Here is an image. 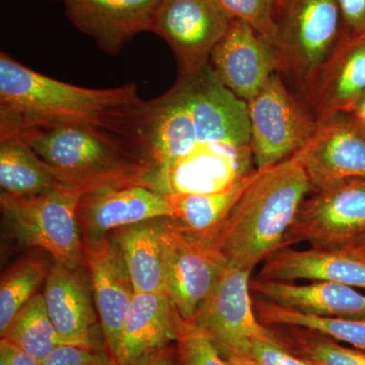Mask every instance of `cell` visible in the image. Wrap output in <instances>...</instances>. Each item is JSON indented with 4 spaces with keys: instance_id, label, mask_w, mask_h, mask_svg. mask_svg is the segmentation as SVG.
Wrapping results in <instances>:
<instances>
[{
    "instance_id": "cell-5",
    "label": "cell",
    "mask_w": 365,
    "mask_h": 365,
    "mask_svg": "<svg viewBox=\"0 0 365 365\" xmlns=\"http://www.w3.org/2000/svg\"><path fill=\"white\" fill-rule=\"evenodd\" d=\"M247 104L257 170L268 169L292 158L318 127L319 120L290 93L279 72Z\"/></svg>"
},
{
    "instance_id": "cell-40",
    "label": "cell",
    "mask_w": 365,
    "mask_h": 365,
    "mask_svg": "<svg viewBox=\"0 0 365 365\" xmlns=\"http://www.w3.org/2000/svg\"><path fill=\"white\" fill-rule=\"evenodd\" d=\"M62 1H64V2H66V0H62Z\"/></svg>"
},
{
    "instance_id": "cell-39",
    "label": "cell",
    "mask_w": 365,
    "mask_h": 365,
    "mask_svg": "<svg viewBox=\"0 0 365 365\" xmlns=\"http://www.w3.org/2000/svg\"><path fill=\"white\" fill-rule=\"evenodd\" d=\"M360 123H361L362 126L365 128V121H360Z\"/></svg>"
},
{
    "instance_id": "cell-22",
    "label": "cell",
    "mask_w": 365,
    "mask_h": 365,
    "mask_svg": "<svg viewBox=\"0 0 365 365\" xmlns=\"http://www.w3.org/2000/svg\"><path fill=\"white\" fill-rule=\"evenodd\" d=\"M255 170L227 188L205 194L167 195L173 217L182 227L211 242L246 190L261 174Z\"/></svg>"
},
{
    "instance_id": "cell-10",
    "label": "cell",
    "mask_w": 365,
    "mask_h": 365,
    "mask_svg": "<svg viewBox=\"0 0 365 365\" xmlns=\"http://www.w3.org/2000/svg\"><path fill=\"white\" fill-rule=\"evenodd\" d=\"M232 21L218 0H160L151 32L170 46L180 76H188L209 63Z\"/></svg>"
},
{
    "instance_id": "cell-24",
    "label": "cell",
    "mask_w": 365,
    "mask_h": 365,
    "mask_svg": "<svg viewBox=\"0 0 365 365\" xmlns=\"http://www.w3.org/2000/svg\"><path fill=\"white\" fill-rule=\"evenodd\" d=\"M1 340L43 364L60 346L67 345L53 325L43 294H37L16 314Z\"/></svg>"
},
{
    "instance_id": "cell-25",
    "label": "cell",
    "mask_w": 365,
    "mask_h": 365,
    "mask_svg": "<svg viewBox=\"0 0 365 365\" xmlns=\"http://www.w3.org/2000/svg\"><path fill=\"white\" fill-rule=\"evenodd\" d=\"M259 321L265 326H295L317 331L338 342L348 343L365 352V319L325 318L259 300L254 304Z\"/></svg>"
},
{
    "instance_id": "cell-14",
    "label": "cell",
    "mask_w": 365,
    "mask_h": 365,
    "mask_svg": "<svg viewBox=\"0 0 365 365\" xmlns=\"http://www.w3.org/2000/svg\"><path fill=\"white\" fill-rule=\"evenodd\" d=\"M160 0H66V16L102 51L116 55L138 34L151 32Z\"/></svg>"
},
{
    "instance_id": "cell-19",
    "label": "cell",
    "mask_w": 365,
    "mask_h": 365,
    "mask_svg": "<svg viewBox=\"0 0 365 365\" xmlns=\"http://www.w3.org/2000/svg\"><path fill=\"white\" fill-rule=\"evenodd\" d=\"M251 290L262 299L300 313L339 318L365 319V294L357 288L332 282L251 281Z\"/></svg>"
},
{
    "instance_id": "cell-23",
    "label": "cell",
    "mask_w": 365,
    "mask_h": 365,
    "mask_svg": "<svg viewBox=\"0 0 365 365\" xmlns=\"http://www.w3.org/2000/svg\"><path fill=\"white\" fill-rule=\"evenodd\" d=\"M0 187L4 195L26 196L67 186L25 143L6 138L0 139Z\"/></svg>"
},
{
    "instance_id": "cell-1",
    "label": "cell",
    "mask_w": 365,
    "mask_h": 365,
    "mask_svg": "<svg viewBox=\"0 0 365 365\" xmlns=\"http://www.w3.org/2000/svg\"><path fill=\"white\" fill-rule=\"evenodd\" d=\"M150 101L128 83L88 88L49 78L0 54V139L35 129L90 127L135 144L143 150Z\"/></svg>"
},
{
    "instance_id": "cell-15",
    "label": "cell",
    "mask_w": 365,
    "mask_h": 365,
    "mask_svg": "<svg viewBox=\"0 0 365 365\" xmlns=\"http://www.w3.org/2000/svg\"><path fill=\"white\" fill-rule=\"evenodd\" d=\"M313 191L351 179H365V139L336 117L319 120L306 145L297 151Z\"/></svg>"
},
{
    "instance_id": "cell-9",
    "label": "cell",
    "mask_w": 365,
    "mask_h": 365,
    "mask_svg": "<svg viewBox=\"0 0 365 365\" xmlns=\"http://www.w3.org/2000/svg\"><path fill=\"white\" fill-rule=\"evenodd\" d=\"M337 0H290L279 30L278 56L306 91L338 46Z\"/></svg>"
},
{
    "instance_id": "cell-21",
    "label": "cell",
    "mask_w": 365,
    "mask_h": 365,
    "mask_svg": "<svg viewBox=\"0 0 365 365\" xmlns=\"http://www.w3.org/2000/svg\"><path fill=\"white\" fill-rule=\"evenodd\" d=\"M162 218L119 228L113 235V244L123 258L135 294L165 292Z\"/></svg>"
},
{
    "instance_id": "cell-3",
    "label": "cell",
    "mask_w": 365,
    "mask_h": 365,
    "mask_svg": "<svg viewBox=\"0 0 365 365\" xmlns=\"http://www.w3.org/2000/svg\"><path fill=\"white\" fill-rule=\"evenodd\" d=\"M11 138L25 143L67 187L83 194L110 185H143L148 168L135 144L90 127H47Z\"/></svg>"
},
{
    "instance_id": "cell-28",
    "label": "cell",
    "mask_w": 365,
    "mask_h": 365,
    "mask_svg": "<svg viewBox=\"0 0 365 365\" xmlns=\"http://www.w3.org/2000/svg\"><path fill=\"white\" fill-rule=\"evenodd\" d=\"M232 20L248 24L278 51L279 25L276 9L281 0H218ZM278 54V53H277Z\"/></svg>"
},
{
    "instance_id": "cell-35",
    "label": "cell",
    "mask_w": 365,
    "mask_h": 365,
    "mask_svg": "<svg viewBox=\"0 0 365 365\" xmlns=\"http://www.w3.org/2000/svg\"><path fill=\"white\" fill-rule=\"evenodd\" d=\"M222 355L230 365H261L256 360L242 353H225Z\"/></svg>"
},
{
    "instance_id": "cell-30",
    "label": "cell",
    "mask_w": 365,
    "mask_h": 365,
    "mask_svg": "<svg viewBox=\"0 0 365 365\" xmlns=\"http://www.w3.org/2000/svg\"><path fill=\"white\" fill-rule=\"evenodd\" d=\"M43 365H120L108 349H91L63 345L43 362Z\"/></svg>"
},
{
    "instance_id": "cell-38",
    "label": "cell",
    "mask_w": 365,
    "mask_h": 365,
    "mask_svg": "<svg viewBox=\"0 0 365 365\" xmlns=\"http://www.w3.org/2000/svg\"><path fill=\"white\" fill-rule=\"evenodd\" d=\"M0 365H11L7 353L2 347H0Z\"/></svg>"
},
{
    "instance_id": "cell-7",
    "label": "cell",
    "mask_w": 365,
    "mask_h": 365,
    "mask_svg": "<svg viewBox=\"0 0 365 365\" xmlns=\"http://www.w3.org/2000/svg\"><path fill=\"white\" fill-rule=\"evenodd\" d=\"M364 235L365 179L347 180L304 199L284 248L300 242L317 248H342Z\"/></svg>"
},
{
    "instance_id": "cell-13",
    "label": "cell",
    "mask_w": 365,
    "mask_h": 365,
    "mask_svg": "<svg viewBox=\"0 0 365 365\" xmlns=\"http://www.w3.org/2000/svg\"><path fill=\"white\" fill-rule=\"evenodd\" d=\"M81 268L53 263L45 280L46 307L67 345L108 349L91 302L90 284Z\"/></svg>"
},
{
    "instance_id": "cell-37",
    "label": "cell",
    "mask_w": 365,
    "mask_h": 365,
    "mask_svg": "<svg viewBox=\"0 0 365 365\" xmlns=\"http://www.w3.org/2000/svg\"><path fill=\"white\" fill-rule=\"evenodd\" d=\"M346 247H350V248L354 249L355 251L365 254V235L364 237H359V239L356 240L354 242H352L349 246Z\"/></svg>"
},
{
    "instance_id": "cell-16",
    "label": "cell",
    "mask_w": 365,
    "mask_h": 365,
    "mask_svg": "<svg viewBox=\"0 0 365 365\" xmlns=\"http://www.w3.org/2000/svg\"><path fill=\"white\" fill-rule=\"evenodd\" d=\"M258 279L332 282L365 290V254L342 248L281 249L264 262Z\"/></svg>"
},
{
    "instance_id": "cell-18",
    "label": "cell",
    "mask_w": 365,
    "mask_h": 365,
    "mask_svg": "<svg viewBox=\"0 0 365 365\" xmlns=\"http://www.w3.org/2000/svg\"><path fill=\"white\" fill-rule=\"evenodd\" d=\"M180 314L165 292L134 294L118 338L114 357L132 365L146 353L176 342Z\"/></svg>"
},
{
    "instance_id": "cell-11",
    "label": "cell",
    "mask_w": 365,
    "mask_h": 365,
    "mask_svg": "<svg viewBox=\"0 0 365 365\" xmlns=\"http://www.w3.org/2000/svg\"><path fill=\"white\" fill-rule=\"evenodd\" d=\"M160 217H173L167 195L140 184H118L83 194L78 220L83 244L100 241L119 228Z\"/></svg>"
},
{
    "instance_id": "cell-17",
    "label": "cell",
    "mask_w": 365,
    "mask_h": 365,
    "mask_svg": "<svg viewBox=\"0 0 365 365\" xmlns=\"http://www.w3.org/2000/svg\"><path fill=\"white\" fill-rule=\"evenodd\" d=\"M83 253L106 345L114 356L135 292L123 258L109 237L83 244Z\"/></svg>"
},
{
    "instance_id": "cell-36",
    "label": "cell",
    "mask_w": 365,
    "mask_h": 365,
    "mask_svg": "<svg viewBox=\"0 0 365 365\" xmlns=\"http://www.w3.org/2000/svg\"><path fill=\"white\" fill-rule=\"evenodd\" d=\"M353 112H354L355 117H356L359 121H365V98L360 101L356 107L353 109Z\"/></svg>"
},
{
    "instance_id": "cell-33",
    "label": "cell",
    "mask_w": 365,
    "mask_h": 365,
    "mask_svg": "<svg viewBox=\"0 0 365 365\" xmlns=\"http://www.w3.org/2000/svg\"><path fill=\"white\" fill-rule=\"evenodd\" d=\"M132 365H176V356L174 350L163 347L146 353Z\"/></svg>"
},
{
    "instance_id": "cell-6",
    "label": "cell",
    "mask_w": 365,
    "mask_h": 365,
    "mask_svg": "<svg viewBox=\"0 0 365 365\" xmlns=\"http://www.w3.org/2000/svg\"><path fill=\"white\" fill-rule=\"evenodd\" d=\"M162 248L165 292L180 317L191 321L227 262L212 242L174 217L162 218Z\"/></svg>"
},
{
    "instance_id": "cell-8",
    "label": "cell",
    "mask_w": 365,
    "mask_h": 365,
    "mask_svg": "<svg viewBox=\"0 0 365 365\" xmlns=\"http://www.w3.org/2000/svg\"><path fill=\"white\" fill-rule=\"evenodd\" d=\"M251 273L227 265L191 319L207 334L222 354L241 352L251 339L281 346L272 329L257 317L251 297Z\"/></svg>"
},
{
    "instance_id": "cell-2",
    "label": "cell",
    "mask_w": 365,
    "mask_h": 365,
    "mask_svg": "<svg viewBox=\"0 0 365 365\" xmlns=\"http://www.w3.org/2000/svg\"><path fill=\"white\" fill-rule=\"evenodd\" d=\"M312 192L313 186L297 153L263 169L211 242L228 266L253 271L284 248L300 206Z\"/></svg>"
},
{
    "instance_id": "cell-29",
    "label": "cell",
    "mask_w": 365,
    "mask_h": 365,
    "mask_svg": "<svg viewBox=\"0 0 365 365\" xmlns=\"http://www.w3.org/2000/svg\"><path fill=\"white\" fill-rule=\"evenodd\" d=\"M175 356L176 365H230L207 334L181 317Z\"/></svg>"
},
{
    "instance_id": "cell-31",
    "label": "cell",
    "mask_w": 365,
    "mask_h": 365,
    "mask_svg": "<svg viewBox=\"0 0 365 365\" xmlns=\"http://www.w3.org/2000/svg\"><path fill=\"white\" fill-rule=\"evenodd\" d=\"M240 353L261 365H311L281 346L260 339L249 340Z\"/></svg>"
},
{
    "instance_id": "cell-20",
    "label": "cell",
    "mask_w": 365,
    "mask_h": 365,
    "mask_svg": "<svg viewBox=\"0 0 365 365\" xmlns=\"http://www.w3.org/2000/svg\"><path fill=\"white\" fill-rule=\"evenodd\" d=\"M319 119L354 108L365 93V42L338 47L304 91Z\"/></svg>"
},
{
    "instance_id": "cell-32",
    "label": "cell",
    "mask_w": 365,
    "mask_h": 365,
    "mask_svg": "<svg viewBox=\"0 0 365 365\" xmlns=\"http://www.w3.org/2000/svg\"><path fill=\"white\" fill-rule=\"evenodd\" d=\"M341 16L354 28L365 26V0H337Z\"/></svg>"
},
{
    "instance_id": "cell-27",
    "label": "cell",
    "mask_w": 365,
    "mask_h": 365,
    "mask_svg": "<svg viewBox=\"0 0 365 365\" xmlns=\"http://www.w3.org/2000/svg\"><path fill=\"white\" fill-rule=\"evenodd\" d=\"M50 269L42 258L26 256L9 269L0 283V336L6 332L16 314L35 297Z\"/></svg>"
},
{
    "instance_id": "cell-26",
    "label": "cell",
    "mask_w": 365,
    "mask_h": 365,
    "mask_svg": "<svg viewBox=\"0 0 365 365\" xmlns=\"http://www.w3.org/2000/svg\"><path fill=\"white\" fill-rule=\"evenodd\" d=\"M281 346L311 365H365V352L302 327L271 326Z\"/></svg>"
},
{
    "instance_id": "cell-12",
    "label": "cell",
    "mask_w": 365,
    "mask_h": 365,
    "mask_svg": "<svg viewBox=\"0 0 365 365\" xmlns=\"http://www.w3.org/2000/svg\"><path fill=\"white\" fill-rule=\"evenodd\" d=\"M209 62L223 85L247 103L282 69L272 46L248 24L235 20Z\"/></svg>"
},
{
    "instance_id": "cell-4",
    "label": "cell",
    "mask_w": 365,
    "mask_h": 365,
    "mask_svg": "<svg viewBox=\"0 0 365 365\" xmlns=\"http://www.w3.org/2000/svg\"><path fill=\"white\" fill-rule=\"evenodd\" d=\"M78 190L59 187L26 196L1 194L0 205L9 232L21 247L39 248L53 262L83 267V242L78 220Z\"/></svg>"
},
{
    "instance_id": "cell-34",
    "label": "cell",
    "mask_w": 365,
    "mask_h": 365,
    "mask_svg": "<svg viewBox=\"0 0 365 365\" xmlns=\"http://www.w3.org/2000/svg\"><path fill=\"white\" fill-rule=\"evenodd\" d=\"M0 347L6 350L11 365H43L38 360L21 351L19 348L14 347V345L9 344L6 341L1 340Z\"/></svg>"
}]
</instances>
